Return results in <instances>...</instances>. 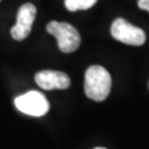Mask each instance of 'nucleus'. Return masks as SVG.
I'll list each match as a JSON object with an SVG mask.
<instances>
[{
  "mask_svg": "<svg viewBox=\"0 0 149 149\" xmlns=\"http://www.w3.org/2000/svg\"><path fill=\"white\" fill-rule=\"evenodd\" d=\"M112 87V77L105 68L92 65L85 72L84 91L86 96L95 102L106 100Z\"/></svg>",
  "mask_w": 149,
  "mask_h": 149,
  "instance_id": "obj_1",
  "label": "nucleus"
},
{
  "mask_svg": "<svg viewBox=\"0 0 149 149\" xmlns=\"http://www.w3.org/2000/svg\"><path fill=\"white\" fill-rule=\"evenodd\" d=\"M47 31L56 38L58 47L63 53L76 51L81 44V36L72 24L66 22L51 21L47 26Z\"/></svg>",
  "mask_w": 149,
  "mask_h": 149,
  "instance_id": "obj_2",
  "label": "nucleus"
},
{
  "mask_svg": "<svg viewBox=\"0 0 149 149\" xmlns=\"http://www.w3.org/2000/svg\"><path fill=\"white\" fill-rule=\"evenodd\" d=\"M111 33L115 40L128 45L139 47L146 41V33L144 30L133 26L123 18H118L113 22Z\"/></svg>",
  "mask_w": 149,
  "mask_h": 149,
  "instance_id": "obj_3",
  "label": "nucleus"
},
{
  "mask_svg": "<svg viewBox=\"0 0 149 149\" xmlns=\"http://www.w3.org/2000/svg\"><path fill=\"white\" fill-rule=\"evenodd\" d=\"M16 107L22 112L34 117H41L50 109V104L47 97L37 91H30L15 100Z\"/></svg>",
  "mask_w": 149,
  "mask_h": 149,
  "instance_id": "obj_4",
  "label": "nucleus"
},
{
  "mask_svg": "<svg viewBox=\"0 0 149 149\" xmlns=\"http://www.w3.org/2000/svg\"><path fill=\"white\" fill-rule=\"evenodd\" d=\"M37 8L32 3H24L17 13V23L11 28V37L17 41H22L30 34L36 19Z\"/></svg>",
  "mask_w": 149,
  "mask_h": 149,
  "instance_id": "obj_5",
  "label": "nucleus"
},
{
  "mask_svg": "<svg viewBox=\"0 0 149 149\" xmlns=\"http://www.w3.org/2000/svg\"><path fill=\"white\" fill-rule=\"evenodd\" d=\"M34 80L41 88L47 91L65 90L71 84V80L68 74L51 70H43L38 72L34 76Z\"/></svg>",
  "mask_w": 149,
  "mask_h": 149,
  "instance_id": "obj_6",
  "label": "nucleus"
},
{
  "mask_svg": "<svg viewBox=\"0 0 149 149\" xmlns=\"http://www.w3.org/2000/svg\"><path fill=\"white\" fill-rule=\"evenodd\" d=\"M97 2V0H65L64 3L69 11L87 10Z\"/></svg>",
  "mask_w": 149,
  "mask_h": 149,
  "instance_id": "obj_7",
  "label": "nucleus"
},
{
  "mask_svg": "<svg viewBox=\"0 0 149 149\" xmlns=\"http://www.w3.org/2000/svg\"><path fill=\"white\" fill-rule=\"evenodd\" d=\"M138 7L149 12V0H138Z\"/></svg>",
  "mask_w": 149,
  "mask_h": 149,
  "instance_id": "obj_8",
  "label": "nucleus"
},
{
  "mask_svg": "<svg viewBox=\"0 0 149 149\" xmlns=\"http://www.w3.org/2000/svg\"><path fill=\"white\" fill-rule=\"evenodd\" d=\"M94 149H106V148H104V147H96V148Z\"/></svg>",
  "mask_w": 149,
  "mask_h": 149,
  "instance_id": "obj_9",
  "label": "nucleus"
},
{
  "mask_svg": "<svg viewBox=\"0 0 149 149\" xmlns=\"http://www.w3.org/2000/svg\"><path fill=\"white\" fill-rule=\"evenodd\" d=\"M0 1H1V0H0Z\"/></svg>",
  "mask_w": 149,
  "mask_h": 149,
  "instance_id": "obj_10",
  "label": "nucleus"
}]
</instances>
